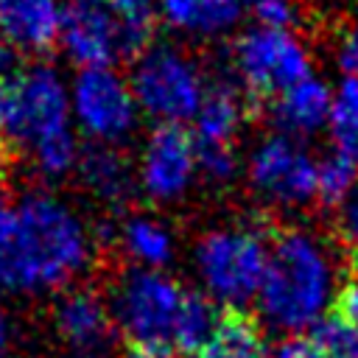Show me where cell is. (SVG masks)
Masks as SVG:
<instances>
[{
	"label": "cell",
	"mask_w": 358,
	"mask_h": 358,
	"mask_svg": "<svg viewBox=\"0 0 358 358\" xmlns=\"http://www.w3.org/2000/svg\"><path fill=\"white\" fill-rule=\"evenodd\" d=\"M87 260L78 218L53 196L31 193L17 204L11 243L0 255V288H48L64 282Z\"/></svg>",
	"instance_id": "6da1fadb"
},
{
	"label": "cell",
	"mask_w": 358,
	"mask_h": 358,
	"mask_svg": "<svg viewBox=\"0 0 358 358\" xmlns=\"http://www.w3.org/2000/svg\"><path fill=\"white\" fill-rule=\"evenodd\" d=\"M330 288L333 263L324 246L302 229L280 232L268 249L260 282L263 313L285 330H299L324 308Z\"/></svg>",
	"instance_id": "7a4b0ae2"
},
{
	"label": "cell",
	"mask_w": 358,
	"mask_h": 358,
	"mask_svg": "<svg viewBox=\"0 0 358 358\" xmlns=\"http://www.w3.org/2000/svg\"><path fill=\"white\" fill-rule=\"evenodd\" d=\"M3 129L45 173H64L76 162L70 95L62 78L48 67H34L20 76Z\"/></svg>",
	"instance_id": "3957f363"
},
{
	"label": "cell",
	"mask_w": 358,
	"mask_h": 358,
	"mask_svg": "<svg viewBox=\"0 0 358 358\" xmlns=\"http://www.w3.org/2000/svg\"><path fill=\"white\" fill-rule=\"evenodd\" d=\"M131 92L137 109L159 120V126H179L196 117L204 87L190 59L171 48H148L134 67Z\"/></svg>",
	"instance_id": "277c9868"
},
{
	"label": "cell",
	"mask_w": 358,
	"mask_h": 358,
	"mask_svg": "<svg viewBox=\"0 0 358 358\" xmlns=\"http://www.w3.org/2000/svg\"><path fill=\"white\" fill-rule=\"evenodd\" d=\"M185 288L159 271H126L115 291V308L126 330V341L173 347L176 319L182 310Z\"/></svg>",
	"instance_id": "5b68a950"
},
{
	"label": "cell",
	"mask_w": 358,
	"mask_h": 358,
	"mask_svg": "<svg viewBox=\"0 0 358 358\" xmlns=\"http://www.w3.org/2000/svg\"><path fill=\"white\" fill-rule=\"evenodd\" d=\"M199 268L207 288L238 308L260 291L268 246L257 229H218L199 243Z\"/></svg>",
	"instance_id": "8992f818"
},
{
	"label": "cell",
	"mask_w": 358,
	"mask_h": 358,
	"mask_svg": "<svg viewBox=\"0 0 358 358\" xmlns=\"http://www.w3.org/2000/svg\"><path fill=\"white\" fill-rule=\"evenodd\" d=\"M235 62L255 95H280L310 78L308 53L288 31L255 28L243 34L235 48Z\"/></svg>",
	"instance_id": "52a82bcc"
},
{
	"label": "cell",
	"mask_w": 358,
	"mask_h": 358,
	"mask_svg": "<svg viewBox=\"0 0 358 358\" xmlns=\"http://www.w3.org/2000/svg\"><path fill=\"white\" fill-rule=\"evenodd\" d=\"M70 106L78 123L98 140H120L134 129L137 101L131 84L120 78L112 67H87L73 84Z\"/></svg>",
	"instance_id": "ba28073f"
},
{
	"label": "cell",
	"mask_w": 358,
	"mask_h": 358,
	"mask_svg": "<svg viewBox=\"0 0 358 358\" xmlns=\"http://www.w3.org/2000/svg\"><path fill=\"white\" fill-rule=\"evenodd\" d=\"M59 39L73 62L87 67H109L129 53L123 28L103 0H70L62 8Z\"/></svg>",
	"instance_id": "9c48e42d"
},
{
	"label": "cell",
	"mask_w": 358,
	"mask_h": 358,
	"mask_svg": "<svg viewBox=\"0 0 358 358\" xmlns=\"http://www.w3.org/2000/svg\"><path fill=\"white\" fill-rule=\"evenodd\" d=\"M249 179L263 196L280 204H305L316 196V162L285 134L268 137L255 148Z\"/></svg>",
	"instance_id": "30bf717a"
},
{
	"label": "cell",
	"mask_w": 358,
	"mask_h": 358,
	"mask_svg": "<svg viewBox=\"0 0 358 358\" xmlns=\"http://www.w3.org/2000/svg\"><path fill=\"white\" fill-rule=\"evenodd\" d=\"M196 143L182 126H157L143 151V187L154 199L179 196L196 171Z\"/></svg>",
	"instance_id": "8fae6325"
},
{
	"label": "cell",
	"mask_w": 358,
	"mask_h": 358,
	"mask_svg": "<svg viewBox=\"0 0 358 358\" xmlns=\"http://www.w3.org/2000/svg\"><path fill=\"white\" fill-rule=\"evenodd\" d=\"M56 333L76 355H98L112 338V319L103 299L90 288L64 294L56 305Z\"/></svg>",
	"instance_id": "7c38bea8"
},
{
	"label": "cell",
	"mask_w": 358,
	"mask_h": 358,
	"mask_svg": "<svg viewBox=\"0 0 358 358\" xmlns=\"http://www.w3.org/2000/svg\"><path fill=\"white\" fill-rule=\"evenodd\" d=\"M56 0H0V42L11 50H45L59 39Z\"/></svg>",
	"instance_id": "4fadbf2b"
},
{
	"label": "cell",
	"mask_w": 358,
	"mask_h": 358,
	"mask_svg": "<svg viewBox=\"0 0 358 358\" xmlns=\"http://www.w3.org/2000/svg\"><path fill=\"white\" fill-rule=\"evenodd\" d=\"M190 358H263L260 322L243 308L224 305L210 338Z\"/></svg>",
	"instance_id": "5bb4252c"
},
{
	"label": "cell",
	"mask_w": 358,
	"mask_h": 358,
	"mask_svg": "<svg viewBox=\"0 0 358 358\" xmlns=\"http://www.w3.org/2000/svg\"><path fill=\"white\" fill-rule=\"evenodd\" d=\"M330 106H333L330 90L310 76V78H305V81H299L291 90L277 95L274 117L285 131L308 134V131H316L327 123Z\"/></svg>",
	"instance_id": "9a60e30c"
},
{
	"label": "cell",
	"mask_w": 358,
	"mask_h": 358,
	"mask_svg": "<svg viewBox=\"0 0 358 358\" xmlns=\"http://www.w3.org/2000/svg\"><path fill=\"white\" fill-rule=\"evenodd\" d=\"M241 126V103L232 90L204 92L196 112V151H232V134Z\"/></svg>",
	"instance_id": "2e32d148"
},
{
	"label": "cell",
	"mask_w": 358,
	"mask_h": 358,
	"mask_svg": "<svg viewBox=\"0 0 358 358\" xmlns=\"http://www.w3.org/2000/svg\"><path fill=\"white\" fill-rule=\"evenodd\" d=\"M165 20L182 31L215 34L229 28L241 14V0H159Z\"/></svg>",
	"instance_id": "e0dca14e"
},
{
	"label": "cell",
	"mask_w": 358,
	"mask_h": 358,
	"mask_svg": "<svg viewBox=\"0 0 358 358\" xmlns=\"http://www.w3.org/2000/svg\"><path fill=\"white\" fill-rule=\"evenodd\" d=\"M218 313L213 310V305L196 294V291H185L182 299V310L176 319V333H173V350L176 352H199L204 347V341L210 338L213 327H215Z\"/></svg>",
	"instance_id": "ac0fdd59"
},
{
	"label": "cell",
	"mask_w": 358,
	"mask_h": 358,
	"mask_svg": "<svg viewBox=\"0 0 358 358\" xmlns=\"http://www.w3.org/2000/svg\"><path fill=\"white\" fill-rule=\"evenodd\" d=\"M330 131L336 140V151L358 159V78H347L330 106Z\"/></svg>",
	"instance_id": "d6986e66"
},
{
	"label": "cell",
	"mask_w": 358,
	"mask_h": 358,
	"mask_svg": "<svg viewBox=\"0 0 358 358\" xmlns=\"http://www.w3.org/2000/svg\"><path fill=\"white\" fill-rule=\"evenodd\" d=\"M358 159L336 151L316 165V196L324 204H344L358 187Z\"/></svg>",
	"instance_id": "ffe728a7"
},
{
	"label": "cell",
	"mask_w": 358,
	"mask_h": 358,
	"mask_svg": "<svg viewBox=\"0 0 358 358\" xmlns=\"http://www.w3.org/2000/svg\"><path fill=\"white\" fill-rule=\"evenodd\" d=\"M123 241H126V249L140 263L159 266V263H165L171 257V238L157 221H148V218L129 221L126 232H123Z\"/></svg>",
	"instance_id": "44dd1931"
},
{
	"label": "cell",
	"mask_w": 358,
	"mask_h": 358,
	"mask_svg": "<svg viewBox=\"0 0 358 358\" xmlns=\"http://www.w3.org/2000/svg\"><path fill=\"white\" fill-rule=\"evenodd\" d=\"M308 338L322 358H358V333L330 313L310 327Z\"/></svg>",
	"instance_id": "7402d4cb"
},
{
	"label": "cell",
	"mask_w": 358,
	"mask_h": 358,
	"mask_svg": "<svg viewBox=\"0 0 358 358\" xmlns=\"http://www.w3.org/2000/svg\"><path fill=\"white\" fill-rule=\"evenodd\" d=\"M81 171L84 179L103 196H117L126 187V171L120 159L106 148H90L87 157L81 159Z\"/></svg>",
	"instance_id": "603a6c76"
},
{
	"label": "cell",
	"mask_w": 358,
	"mask_h": 358,
	"mask_svg": "<svg viewBox=\"0 0 358 358\" xmlns=\"http://www.w3.org/2000/svg\"><path fill=\"white\" fill-rule=\"evenodd\" d=\"M20 76H22V70H17L14 50L0 42V126L8 117V109H11V101H14L17 84H20Z\"/></svg>",
	"instance_id": "cb8c5ba5"
},
{
	"label": "cell",
	"mask_w": 358,
	"mask_h": 358,
	"mask_svg": "<svg viewBox=\"0 0 358 358\" xmlns=\"http://www.w3.org/2000/svg\"><path fill=\"white\" fill-rule=\"evenodd\" d=\"M252 14L260 20V28H274V31H288L294 22V6L291 0H249Z\"/></svg>",
	"instance_id": "d4e9b609"
},
{
	"label": "cell",
	"mask_w": 358,
	"mask_h": 358,
	"mask_svg": "<svg viewBox=\"0 0 358 358\" xmlns=\"http://www.w3.org/2000/svg\"><path fill=\"white\" fill-rule=\"evenodd\" d=\"M330 316L358 333V280H344L330 302Z\"/></svg>",
	"instance_id": "484cf974"
},
{
	"label": "cell",
	"mask_w": 358,
	"mask_h": 358,
	"mask_svg": "<svg viewBox=\"0 0 358 358\" xmlns=\"http://www.w3.org/2000/svg\"><path fill=\"white\" fill-rule=\"evenodd\" d=\"M338 229H341V238L344 243L358 252V190L341 204V213H338Z\"/></svg>",
	"instance_id": "4316f807"
},
{
	"label": "cell",
	"mask_w": 358,
	"mask_h": 358,
	"mask_svg": "<svg viewBox=\"0 0 358 358\" xmlns=\"http://www.w3.org/2000/svg\"><path fill=\"white\" fill-rule=\"evenodd\" d=\"M338 62H341V67L350 73V78H358V25L341 39Z\"/></svg>",
	"instance_id": "83f0119b"
},
{
	"label": "cell",
	"mask_w": 358,
	"mask_h": 358,
	"mask_svg": "<svg viewBox=\"0 0 358 358\" xmlns=\"http://www.w3.org/2000/svg\"><path fill=\"white\" fill-rule=\"evenodd\" d=\"M120 358H179V352H176L173 347H154V344L126 341Z\"/></svg>",
	"instance_id": "f1b7e54d"
},
{
	"label": "cell",
	"mask_w": 358,
	"mask_h": 358,
	"mask_svg": "<svg viewBox=\"0 0 358 358\" xmlns=\"http://www.w3.org/2000/svg\"><path fill=\"white\" fill-rule=\"evenodd\" d=\"M14 224H17V207L0 193V255L6 252V246L11 243L14 235Z\"/></svg>",
	"instance_id": "f546056e"
},
{
	"label": "cell",
	"mask_w": 358,
	"mask_h": 358,
	"mask_svg": "<svg viewBox=\"0 0 358 358\" xmlns=\"http://www.w3.org/2000/svg\"><path fill=\"white\" fill-rule=\"evenodd\" d=\"M3 352H6V322L0 316V358H3Z\"/></svg>",
	"instance_id": "4dcf8cb0"
},
{
	"label": "cell",
	"mask_w": 358,
	"mask_h": 358,
	"mask_svg": "<svg viewBox=\"0 0 358 358\" xmlns=\"http://www.w3.org/2000/svg\"><path fill=\"white\" fill-rule=\"evenodd\" d=\"M3 151H6V148H3V140H0V162H3Z\"/></svg>",
	"instance_id": "1f68e13d"
}]
</instances>
